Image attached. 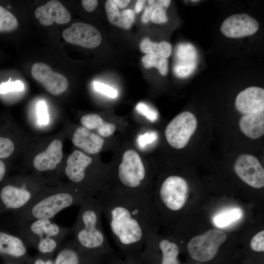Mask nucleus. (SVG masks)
Instances as JSON below:
<instances>
[{"label":"nucleus","mask_w":264,"mask_h":264,"mask_svg":"<svg viewBox=\"0 0 264 264\" xmlns=\"http://www.w3.org/2000/svg\"><path fill=\"white\" fill-rule=\"evenodd\" d=\"M241 131L248 137L257 139L264 134V112L246 114L239 121Z\"/></svg>","instance_id":"4be33fe9"},{"label":"nucleus","mask_w":264,"mask_h":264,"mask_svg":"<svg viewBox=\"0 0 264 264\" xmlns=\"http://www.w3.org/2000/svg\"><path fill=\"white\" fill-rule=\"evenodd\" d=\"M93 85L94 89L96 91L100 92L108 97L113 98L117 96L116 90L109 85L97 81H94Z\"/></svg>","instance_id":"f704fd0d"},{"label":"nucleus","mask_w":264,"mask_h":264,"mask_svg":"<svg viewBox=\"0 0 264 264\" xmlns=\"http://www.w3.org/2000/svg\"><path fill=\"white\" fill-rule=\"evenodd\" d=\"M119 254H140L149 234L154 229V216L148 194L104 191L96 198Z\"/></svg>","instance_id":"f257e3e1"},{"label":"nucleus","mask_w":264,"mask_h":264,"mask_svg":"<svg viewBox=\"0 0 264 264\" xmlns=\"http://www.w3.org/2000/svg\"><path fill=\"white\" fill-rule=\"evenodd\" d=\"M106 256L84 250L71 240L62 244L54 257V264H100Z\"/></svg>","instance_id":"9d476101"},{"label":"nucleus","mask_w":264,"mask_h":264,"mask_svg":"<svg viewBox=\"0 0 264 264\" xmlns=\"http://www.w3.org/2000/svg\"><path fill=\"white\" fill-rule=\"evenodd\" d=\"M18 25L15 16L0 5V32L13 31L18 27Z\"/></svg>","instance_id":"c85d7f7f"},{"label":"nucleus","mask_w":264,"mask_h":264,"mask_svg":"<svg viewBox=\"0 0 264 264\" xmlns=\"http://www.w3.org/2000/svg\"><path fill=\"white\" fill-rule=\"evenodd\" d=\"M41 192L31 189L27 182L20 186L6 185L0 191V200L6 210L17 211L30 203Z\"/></svg>","instance_id":"1a4fd4ad"},{"label":"nucleus","mask_w":264,"mask_h":264,"mask_svg":"<svg viewBox=\"0 0 264 264\" xmlns=\"http://www.w3.org/2000/svg\"><path fill=\"white\" fill-rule=\"evenodd\" d=\"M156 134L154 132L146 133L139 137L138 143L139 146H143L146 144L151 143L156 138Z\"/></svg>","instance_id":"ea45409f"},{"label":"nucleus","mask_w":264,"mask_h":264,"mask_svg":"<svg viewBox=\"0 0 264 264\" xmlns=\"http://www.w3.org/2000/svg\"><path fill=\"white\" fill-rule=\"evenodd\" d=\"M117 7L124 8L130 2L131 0H113Z\"/></svg>","instance_id":"79ce46f5"},{"label":"nucleus","mask_w":264,"mask_h":264,"mask_svg":"<svg viewBox=\"0 0 264 264\" xmlns=\"http://www.w3.org/2000/svg\"><path fill=\"white\" fill-rule=\"evenodd\" d=\"M138 112L144 115L147 118L154 121L157 118L156 112L149 109L147 106L143 103H139L136 107Z\"/></svg>","instance_id":"4c0bfd02"},{"label":"nucleus","mask_w":264,"mask_h":264,"mask_svg":"<svg viewBox=\"0 0 264 264\" xmlns=\"http://www.w3.org/2000/svg\"><path fill=\"white\" fill-rule=\"evenodd\" d=\"M243 216L242 210L238 207L225 208L214 215V224L219 228L226 227L240 220Z\"/></svg>","instance_id":"a878e982"},{"label":"nucleus","mask_w":264,"mask_h":264,"mask_svg":"<svg viewBox=\"0 0 264 264\" xmlns=\"http://www.w3.org/2000/svg\"><path fill=\"white\" fill-rule=\"evenodd\" d=\"M31 73L33 78L52 95H60L67 88L68 83L66 77L61 73L53 71L46 64H34L31 68Z\"/></svg>","instance_id":"ddd939ff"},{"label":"nucleus","mask_w":264,"mask_h":264,"mask_svg":"<svg viewBox=\"0 0 264 264\" xmlns=\"http://www.w3.org/2000/svg\"><path fill=\"white\" fill-rule=\"evenodd\" d=\"M146 1L143 0H137L135 5L134 12L136 13H139L143 9L144 5Z\"/></svg>","instance_id":"37998d69"},{"label":"nucleus","mask_w":264,"mask_h":264,"mask_svg":"<svg viewBox=\"0 0 264 264\" xmlns=\"http://www.w3.org/2000/svg\"><path fill=\"white\" fill-rule=\"evenodd\" d=\"M72 142L74 146L90 154L99 153L104 143L102 137L84 127H79L75 130Z\"/></svg>","instance_id":"412c9836"},{"label":"nucleus","mask_w":264,"mask_h":264,"mask_svg":"<svg viewBox=\"0 0 264 264\" xmlns=\"http://www.w3.org/2000/svg\"><path fill=\"white\" fill-rule=\"evenodd\" d=\"M152 234L158 247L157 256L160 264H180L177 258L179 253L178 245L167 238L159 239L155 235L154 230Z\"/></svg>","instance_id":"b1692460"},{"label":"nucleus","mask_w":264,"mask_h":264,"mask_svg":"<svg viewBox=\"0 0 264 264\" xmlns=\"http://www.w3.org/2000/svg\"><path fill=\"white\" fill-rule=\"evenodd\" d=\"M62 36L69 43L88 48L97 47L102 41L101 33L95 27L82 22L73 23L63 31Z\"/></svg>","instance_id":"f8f14e48"},{"label":"nucleus","mask_w":264,"mask_h":264,"mask_svg":"<svg viewBox=\"0 0 264 264\" xmlns=\"http://www.w3.org/2000/svg\"><path fill=\"white\" fill-rule=\"evenodd\" d=\"M79 206L76 220L70 227L74 243L86 251L105 255L114 253L103 228V214L96 198L86 196Z\"/></svg>","instance_id":"f03ea898"},{"label":"nucleus","mask_w":264,"mask_h":264,"mask_svg":"<svg viewBox=\"0 0 264 264\" xmlns=\"http://www.w3.org/2000/svg\"><path fill=\"white\" fill-rule=\"evenodd\" d=\"M250 246L252 250L257 252L264 251V231L256 234L251 239Z\"/></svg>","instance_id":"c9c22d12"},{"label":"nucleus","mask_w":264,"mask_h":264,"mask_svg":"<svg viewBox=\"0 0 264 264\" xmlns=\"http://www.w3.org/2000/svg\"><path fill=\"white\" fill-rule=\"evenodd\" d=\"M6 172V166L4 163L0 159V182L3 178Z\"/></svg>","instance_id":"c03bdc74"},{"label":"nucleus","mask_w":264,"mask_h":264,"mask_svg":"<svg viewBox=\"0 0 264 264\" xmlns=\"http://www.w3.org/2000/svg\"><path fill=\"white\" fill-rule=\"evenodd\" d=\"M198 58L197 50L193 44L188 43L177 44L175 50L176 61L173 67L175 75L184 78L191 75L196 68Z\"/></svg>","instance_id":"dca6fc26"},{"label":"nucleus","mask_w":264,"mask_h":264,"mask_svg":"<svg viewBox=\"0 0 264 264\" xmlns=\"http://www.w3.org/2000/svg\"><path fill=\"white\" fill-rule=\"evenodd\" d=\"M116 175L120 185L123 188L120 191L147 194L144 193L141 190L146 178V170L139 154L135 150L130 149L124 152Z\"/></svg>","instance_id":"39448f33"},{"label":"nucleus","mask_w":264,"mask_h":264,"mask_svg":"<svg viewBox=\"0 0 264 264\" xmlns=\"http://www.w3.org/2000/svg\"><path fill=\"white\" fill-rule=\"evenodd\" d=\"M54 256L44 255L38 253L30 259L26 264H54Z\"/></svg>","instance_id":"e433bc0d"},{"label":"nucleus","mask_w":264,"mask_h":264,"mask_svg":"<svg viewBox=\"0 0 264 264\" xmlns=\"http://www.w3.org/2000/svg\"><path fill=\"white\" fill-rule=\"evenodd\" d=\"M100 264H144L140 254L123 257L115 252L106 256Z\"/></svg>","instance_id":"c756f323"},{"label":"nucleus","mask_w":264,"mask_h":264,"mask_svg":"<svg viewBox=\"0 0 264 264\" xmlns=\"http://www.w3.org/2000/svg\"><path fill=\"white\" fill-rule=\"evenodd\" d=\"M141 50L147 54H156L165 58L170 56L172 52L171 44L167 42H152L149 38L143 39L140 43Z\"/></svg>","instance_id":"bb28decb"},{"label":"nucleus","mask_w":264,"mask_h":264,"mask_svg":"<svg viewBox=\"0 0 264 264\" xmlns=\"http://www.w3.org/2000/svg\"><path fill=\"white\" fill-rule=\"evenodd\" d=\"M142 63L146 68L155 67L158 69L160 73L162 75H166L168 73V61L161 56L147 54L141 58Z\"/></svg>","instance_id":"cd10ccee"},{"label":"nucleus","mask_w":264,"mask_h":264,"mask_svg":"<svg viewBox=\"0 0 264 264\" xmlns=\"http://www.w3.org/2000/svg\"><path fill=\"white\" fill-rule=\"evenodd\" d=\"M188 186L182 177L172 175L164 179L158 191L160 204L168 211L175 212L180 210L185 203Z\"/></svg>","instance_id":"6e6552de"},{"label":"nucleus","mask_w":264,"mask_h":264,"mask_svg":"<svg viewBox=\"0 0 264 264\" xmlns=\"http://www.w3.org/2000/svg\"><path fill=\"white\" fill-rule=\"evenodd\" d=\"M38 122L41 125L45 126L49 122V116L47 112V107L44 101H40L37 107Z\"/></svg>","instance_id":"72a5a7b5"},{"label":"nucleus","mask_w":264,"mask_h":264,"mask_svg":"<svg viewBox=\"0 0 264 264\" xmlns=\"http://www.w3.org/2000/svg\"><path fill=\"white\" fill-rule=\"evenodd\" d=\"M198 125L197 119L189 111L182 112L167 126L165 135L168 143L173 148L181 149L185 147L195 132Z\"/></svg>","instance_id":"0eeeda50"},{"label":"nucleus","mask_w":264,"mask_h":264,"mask_svg":"<svg viewBox=\"0 0 264 264\" xmlns=\"http://www.w3.org/2000/svg\"><path fill=\"white\" fill-rule=\"evenodd\" d=\"M226 239V235L224 232L211 229L192 238L188 243L187 250L194 260L207 262L215 256L220 245Z\"/></svg>","instance_id":"423d86ee"},{"label":"nucleus","mask_w":264,"mask_h":264,"mask_svg":"<svg viewBox=\"0 0 264 264\" xmlns=\"http://www.w3.org/2000/svg\"><path fill=\"white\" fill-rule=\"evenodd\" d=\"M14 144L9 139L0 136V158L9 157L14 152Z\"/></svg>","instance_id":"473e14b6"},{"label":"nucleus","mask_w":264,"mask_h":264,"mask_svg":"<svg viewBox=\"0 0 264 264\" xmlns=\"http://www.w3.org/2000/svg\"><path fill=\"white\" fill-rule=\"evenodd\" d=\"M235 106L244 115L264 111V88L251 87L241 91L236 98Z\"/></svg>","instance_id":"f3484780"},{"label":"nucleus","mask_w":264,"mask_h":264,"mask_svg":"<svg viewBox=\"0 0 264 264\" xmlns=\"http://www.w3.org/2000/svg\"><path fill=\"white\" fill-rule=\"evenodd\" d=\"M258 22L247 14L231 15L222 22L220 29L226 37L239 38L250 36L257 31Z\"/></svg>","instance_id":"4468645a"},{"label":"nucleus","mask_w":264,"mask_h":264,"mask_svg":"<svg viewBox=\"0 0 264 264\" xmlns=\"http://www.w3.org/2000/svg\"><path fill=\"white\" fill-rule=\"evenodd\" d=\"M35 17L40 23L45 26L51 25L54 22L58 24H65L71 19L68 10L61 2L56 0L48 1L40 6L35 11Z\"/></svg>","instance_id":"a211bd4d"},{"label":"nucleus","mask_w":264,"mask_h":264,"mask_svg":"<svg viewBox=\"0 0 264 264\" xmlns=\"http://www.w3.org/2000/svg\"><path fill=\"white\" fill-rule=\"evenodd\" d=\"M27 247L18 236L0 231V255L7 264H26L31 257Z\"/></svg>","instance_id":"2eb2a0df"},{"label":"nucleus","mask_w":264,"mask_h":264,"mask_svg":"<svg viewBox=\"0 0 264 264\" xmlns=\"http://www.w3.org/2000/svg\"><path fill=\"white\" fill-rule=\"evenodd\" d=\"M85 197L83 192L78 190L61 189L41 192L27 206L14 212L16 221L52 220L63 210L72 206L80 205Z\"/></svg>","instance_id":"7ed1b4c3"},{"label":"nucleus","mask_w":264,"mask_h":264,"mask_svg":"<svg viewBox=\"0 0 264 264\" xmlns=\"http://www.w3.org/2000/svg\"><path fill=\"white\" fill-rule=\"evenodd\" d=\"M234 170L244 182L255 188L264 186V169L259 160L248 154L239 155L235 160Z\"/></svg>","instance_id":"9b49d317"},{"label":"nucleus","mask_w":264,"mask_h":264,"mask_svg":"<svg viewBox=\"0 0 264 264\" xmlns=\"http://www.w3.org/2000/svg\"><path fill=\"white\" fill-rule=\"evenodd\" d=\"M81 122L88 130H96L100 135L104 137L111 136L116 131V126L112 123L105 121L96 114H88L81 118Z\"/></svg>","instance_id":"393cba45"},{"label":"nucleus","mask_w":264,"mask_h":264,"mask_svg":"<svg viewBox=\"0 0 264 264\" xmlns=\"http://www.w3.org/2000/svg\"><path fill=\"white\" fill-rule=\"evenodd\" d=\"M18 235L27 247L36 248L42 241L54 238L63 241L69 234L71 228L60 226L50 219H39L30 221H17Z\"/></svg>","instance_id":"20e7f679"},{"label":"nucleus","mask_w":264,"mask_h":264,"mask_svg":"<svg viewBox=\"0 0 264 264\" xmlns=\"http://www.w3.org/2000/svg\"><path fill=\"white\" fill-rule=\"evenodd\" d=\"M147 1L148 5L146 7L141 18L144 23H147L150 20L152 13L157 4V0H148Z\"/></svg>","instance_id":"58836bf2"},{"label":"nucleus","mask_w":264,"mask_h":264,"mask_svg":"<svg viewBox=\"0 0 264 264\" xmlns=\"http://www.w3.org/2000/svg\"><path fill=\"white\" fill-rule=\"evenodd\" d=\"M171 2L170 0H157L156 6L152 13L150 21L154 23H161L167 22L166 9Z\"/></svg>","instance_id":"7c9ffc66"},{"label":"nucleus","mask_w":264,"mask_h":264,"mask_svg":"<svg viewBox=\"0 0 264 264\" xmlns=\"http://www.w3.org/2000/svg\"><path fill=\"white\" fill-rule=\"evenodd\" d=\"M82 4L86 11L88 12L93 11L98 4V0H82Z\"/></svg>","instance_id":"a19ab883"},{"label":"nucleus","mask_w":264,"mask_h":264,"mask_svg":"<svg viewBox=\"0 0 264 264\" xmlns=\"http://www.w3.org/2000/svg\"><path fill=\"white\" fill-rule=\"evenodd\" d=\"M105 7L108 21L111 24L124 29L131 27L135 17L133 10L126 9L120 12L112 0H107Z\"/></svg>","instance_id":"5701e85b"},{"label":"nucleus","mask_w":264,"mask_h":264,"mask_svg":"<svg viewBox=\"0 0 264 264\" xmlns=\"http://www.w3.org/2000/svg\"><path fill=\"white\" fill-rule=\"evenodd\" d=\"M10 78L7 82H3L0 84V93L5 94L13 91H22L24 88V85L19 81L14 82L11 81Z\"/></svg>","instance_id":"2f4dec72"},{"label":"nucleus","mask_w":264,"mask_h":264,"mask_svg":"<svg viewBox=\"0 0 264 264\" xmlns=\"http://www.w3.org/2000/svg\"></svg>","instance_id":"a18cd8bd"},{"label":"nucleus","mask_w":264,"mask_h":264,"mask_svg":"<svg viewBox=\"0 0 264 264\" xmlns=\"http://www.w3.org/2000/svg\"><path fill=\"white\" fill-rule=\"evenodd\" d=\"M92 161L91 157L81 151L75 150L67 158L65 175L73 183H83L86 180L87 169Z\"/></svg>","instance_id":"aec40b11"},{"label":"nucleus","mask_w":264,"mask_h":264,"mask_svg":"<svg viewBox=\"0 0 264 264\" xmlns=\"http://www.w3.org/2000/svg\"><path fill=\"white\" fill-rule=\"evenodd\" d=\"M62 148L61 140H53L44 151L34 157L33 160L34 169L41 172L56 170L63 158Z\"/></svg>","instance_id":"6ab92c4d"}]
</instances>
